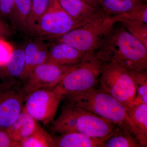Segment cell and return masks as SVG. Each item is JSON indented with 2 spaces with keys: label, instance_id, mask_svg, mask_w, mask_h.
<instances>
[{
  "label": "cell",
  "instance_id": "obj_2",
  "mask_svg": "<svg viewBox=\"0 0 147 147\" xmlns=\"http://www.w3.org/2000/svg\"><path fill=\"white\" fill-rule=\"evenodd\" d=\"M63 98L67 104L94 113L129 131L141 147L147 146L129 116L127 108L101 87L67 94L63 96Z\"/></svg>",
  "mask_w": 147,
  "mask_h": 147
},
{
  "label": "cell",
  "instance_id": "obj_20",
  "mask_svg": "<svg viewBox=\"0 0 147 147\" xmlns=\"http://www.w3.org/2000/svg\"><path fill=\"white\" fill-rule=\"evenodd\" d=\"M20 147H54V138L40 125L30 135L19 142Z\"/></svg>",
  "mask_w": 147,
  "mask_h": 147
},
{
  "label": "cell",
  "instance_id": "obj_21",
  "mask_svg": "<svg viewBox=\"0 0 147 147\" xmlns=\"http://www.w3.org/2000/svg\"><path fill=\"white\" fill-rule=\"evenodd\" d=\"M129 71L136 90L133 105L147 104V71Z\"/></svg>",
  "mask_w": 147,
  "mask_h": 147
},
{
  "label": "cell",
  "instance_id": "obj_19",
  "mask_svg": "<svg viewBox=\"0 0 147 147\" xmlns=\"http://www.w3.org/2000/svg\"><path fill=\"white\" fill-rule=\"evenodd\" d=\"M127 113L144 141L147 143V104L133 105L127 109Z\"/></svg>",
  "mask_w": 147,
  "mask_h": 147
},
{
  "label": "cell",
  "instance_id": "obj_3",
  "mask_svg": "<svg viewBox=\"0 0 147 147\" xmlns=\"http://www.w3.org/2000/svg\"><path fill=\"white\" fill-rule=\"evenodd\" d=\"M53 122L52 129L57 134L79 132L98 138L107 137L119 127L111 121L67 103Z\"/></svg>",
  "mask_w": 147,
  "mask_h": 147
},
{
  "label": "cell",
  "instance_id": "obj_13",
  "mask_svg": "<svg viewBox=\"0 0 147 147\" xmlns=\"http://www.w3.org/2000/svg\"><path fill=\"white\" fill-rule=\"evenodd\" d=\"M112 134L104 138L91 137L79 132L61 134L54 138V147H103Z\"/></svg>",
  "mask_w": 147,
  "mask_h": 147
},
{
  "label": "cell",
  "instance_id": "obj_26",
  "mask_svg": "<svg viewBox=\"0 0 147 147\" xmlns=\"http://www.w3.org/2000/svg\"><path fill=\"white\" fill-rule=\"evenodd\" d=\"M48 53L49 47L45 43L41 42L31 68V74L35 69L38 66L47 62L48 59Z\"/></svg>",
  "mask_w": 147,
  "mask_h": 147
},
{
  "label": "cell",
  "instance_id": "obj_7",
  "mask_svg": "<svg viewBox=\"0 0 147 147\" xmlns=\"http://www.w3.org/2000/svg\"><path fill=\"white\" fill-rule=\"evenodd\" d=\"M86 23L74 20L61 8L57 0H51L32 35L42 38L56 39Z\"/></svg>",
  "mask_w": 147,
  "mask_h": 147
},
{
  "label": "cell",
  "instance_id": "obj_9",
  "mask_svg": "<svg viewBox=\"0 0 147 147\" xmlns=\"http://www.w3.org/2000/svg\"><path fill=\"white\" fill-rule=\"evenodd\" d=\"M74 66L59 65L49 62L42 64L35 69L25 81L20 92L25 97L37 90L52 89L59 84L64 74Z\"/></svg>",
  "mask_w": 147,
  "mask_h": 147
},
{
  "label": "cell",
  "instance_id": "obj_25",
  "mask_svg": "<svg viewBox=\"0 0 147 147\" xmlns=\"http://www.w3.org/2000/svg\"><path fill=\"white\" fill-rule=\"evenodd\" d=\"M122 24L129 32L147 47V24L139 21H133Z\"/></svg>",
  "mask_w": 147,
  "mask_h": 147
},
{
  "label": "cell",
  "instance_id": "obj_22",
  "mask_svg": "<svg viewBox=\"0 0 147 147\" xmlns=\"http://www.w3.org/2000/svg\"><path fill=\"white\" fill-rule=\"evenodd\" d=\"M111 19L113 24L133 21H139L147 24V4L143 3L129 11L112 16Z\"/></svg>",
  "mask_w": 147,
  "mask_h": 147
},
{
  "label": "cell",
  "instance_id": "obj_10",
  "mask_svg": "<svg viewBox=\"0 0 147 147\" xmlns=\"http://www.w3.org/2000/svg\"><path fill=\"white\" fill-rule=\"evenodd\" d=\"M24 99L20 92L0 91V127L8 128L16 120L24 108Z\"/></svg>",
  "mask_w": 147,
  "mask_h": 147
},
{
  "label": "cell",
  "instance_id": "obj_32",
  "mask_svg": "<svg viewBox=\"0 0 147 147\" xmlns=\"http://www.w3.org/2000/svg\"><path fill=\"white\" fill-rule=\"evenodd\" d=\"M143 1H146V0H143Z\"/></svg>",
  "mask_w": 147,
  "mask_h": 147
},
{
  "label": "cell",
  "instance_id": "obj_30",
  "mask_svg": "<svg viewBox=\"0 0 147 147\" xmlns=\"http://www.w3.org/2000/svg\"><path fill=\"white\" fill-rule=\"evenodd\" d=\"M11 30L5 21L0 18V38H4L9 36Z\"/></svg>",
  "mask_w": 147,
  "mask_h": 147
},
{
  "label": "cell",
  "instance_id": "obj_23",
  "mask_svg": "<svg viewBox=\"0 0 147 147\" xmlns=\"http://www.w3.org/2000/svg\"><path fill=\"white\" fill-rule=\"evenodd\" d=\"M51 0H32L27 21V32L32 34L38 21L44 14Z\"/></svg>",
  "mask_w": 147,
  "mask_h": 147
},
{
  "label": "cell",
  "instance_id": "obj_6",
  "mask_svg": "<svg viewBox=\"0 0 147 147\" xmlns=\"http://www.w3.org/2000/svg\"><path fill=\"white\" fill-rule=\"evenodd\" d=\"M113 24L111 17L103 11L96 18L55 40L82 53H92L97 49L102 36Z\"/></svg>",
  "mask_w": 147,
  "mask_h": 147
},
{
  "label": "cell",
  "instance_id": "obj_15",
  "mask_svg": "<svg viewBox=\"0 0 147 147\" xmlns=\"http://www.w3.org/2000/svg\"><path fill=\"white\" fill-rule=\"evenodd\" d=\"M32 2V0H13L9 19L14 30L23 32H27Z\"/></svg>",
  "mask_w": 147,
  "mask_h": 147
},
{
  "label": "cell",
  "instance_id": "obj_1",
  "mask_svg": "<svg viewBox=\"0 0 147 147\" xmlns=\"http://www.w3.org/2000/svg\"><path fill=\"white\" fill-rule=\"evenodd\" d=\"M94 52L103 62L113 60L130 71H147V47L122 25L113 24Z\"/></svg>",
  "mask_w": 147,
  "mask_h": 147
},
{
  "label": "cell",
  "instance_id": "obj_29",
  "mask_svg": "<svg viewBox=\"0 0 147 147\" xmlns=\"http://www.w3.org/2000/svg\"><path fill=\"white\" fill-rule=\"evenodd\" d=\"M13 0H0V18L9 19Z\"/></svg>",
  "mask_w": 147,
  "mask_h": 147
},
{
  "label": "cell",
  "instance_id": "obj_28",
  "mask_svg": "<svg viewBox=\"0 0 147 147\" xmlns=\"http://www.w3.org/2000/svg\"><path fill=\"white\" fill-rule=\"evenodd\" d=\"M0 147H20V145L11 139L6 129L0 127Z\"/></svg>",
  "mask_w": 147,
  "mask_h": 147
},
{
  "label": "cell",
  "instance_id": "obj_18",
  "mask_svg": "<svg viewBox=\"0 0 147 147\" xmlns=\"http://www.w3.org/2000/svg\"><path fill=\"white\" fill-rule=\"evenodd\" d=\"M141 147L138 140L129 131L118 127L105 141L103 147Z\"/></svg>",
  "mask_w": 147,
  "mask_h": 147
},
{
  "label": "cell",
  "instance_id": "obj_14",
  "mask_svg": "<svg viewBox=\"0 0 147 147\" xmlns=\"http://www.w3.org/2000/svg\"><path fill=\"white\" fill-rule=\"evenodd\" d=\"M40 125L38 121L23 109L18 118L6 130L11 139L19 144L22 140L33 133Z\"/></svg>",
  "mask_w": 147,
  "mask_h": 147
},
{
  "label": "cell",
  "instance_id": "obj_8",
  "mask_svg": "<svg viewBox=\"0 0 147 147\" xmlns=\"http://www.w3.org/2000/svg\"><path fill=\"white\" fill-rule=\"evenodd\" d=\"M62 99L53 88L37 90L25 97L23 109L37 121L47 124L54 121Z\"/></svg>",
  "mask_w": 147,
  "mask_h": 147
},
{
  "label": "cell",
  "instance_id": "obj_24",
  "mask_svg": "<svg viewBox=\"0 0 147 147\" xmlns=\"http://www.w3.org/2000/svg\"><path fill=\"white\" fill-rule=\"evenodd\" d=\"M41 42L40 40L32 41L24 48L25 67L20 80L26 81L31 74V68Z\"/></svg>",
  "mask_w": 147,
  "mask_h": 147
},
{
  "label": "cell",
  "instance_id": "obj_11",
  "mask_svg": "<svg viewBox=\"0 0 147 147\" xmlns=\"http://www.w3.org/2000/svg\"><path fill=\"white\" fill-rule=\"evenodd\" d=\"M86 54L63 42H57L49 47L47 62L61 65H75Z\"/></svg>",
  "mask_w": 147,
  "mask_h": 147
},
{
  "label": "cell",
  "instance_id": "obj_31",
  "mask_svg": "<svg viewBox=\"0 0 147 147\" xmlns=\"http://www.w3.org/2000/svg\"><path fill=\"white\" fill-rule=\"evenodd\" d=\"M82 1H84L89 5L96 9H101L99 2V0H82Z\"/></svg>",
  "mask_w": 147,
  "mask_h": 147
},
{
  "label": "cell",
  "instance_id": "obj_12",
  "mask_svg": "<svg viewBox=\"0 0 147 147\" xmlns=\"http://www.w3.org/2000/svg\"><path fill=\"white\" fill-rule=\"evenodd\" d=\"M61 8L74 20L87 23L94 19L102 12L82 0H57Z\"/></svg>",
  "mask_w": 147,
  "mask_h": 147
},
{
  "label": "cell",
  "instance_id": "obj_27",
  "mask_svg": "<svg viewBox=\"0 0 147 147\" xmlns=\"http://www.w3.org/2000/svg\"><path fill=\"white\" fill-rule=\"evenodd\" d=\"M13 49L4 38H0V67L4 65L8 60Z\"/></svg>",
  "mask_w": 147,
  "mask_h": 147
},
{
  "label": "cell",
  "instance_id": "obj_4",
  "mask_svg": "<svg viewBox=\"0 0 147 147\" xmlns=\"http://www.w3.org/2000/svg\"><path fill=\"white\" fill-rule=\"evenodd\" d=\"M104 63L94 52L86 53L80 62L64 74L59 84L53 89L63 96L67 94L96 87L99 84Z\"/></svg>",
  "mask_w": 147,
  "mask_h": 147
},
{
  "label": "cell",
  "instance_id": "obj_16",
  "mask_svg": "<svg viewBox=\"0 0 147 147\" xmlns=\"http://www.w3.org/2000/svg\"><path fill=\"white\" fill-rule=\"evenodd\" d=\"M25 67L24 48L13 50L5 64L0 67V76L11 79H20Z\"/></svg>",
  "mask_w": 147,
  "mask_h": 147
},
{
  "label": "cell",
  "instance_id": "obj_5",
  "mask_svg": "<svg viewBox=\"0 0 147 147\" xmlns=\"http://www.w3.org/2000/svg\"><path fill=\"white\" fill-rule=\"evenodd\" d=\"M99 84L100 87L127 108L133 105L136 90L129 70L115 61L103 63Z\"/></svg>",
  "mask_w": 147,
  "mask_h": 147
},
{
  "label": "cell",
  "instance_id": "obj_17",
  "mask_svg": "<svg viewBox=\"0 0 147 147\" xmlns=\"http://www.w3.org/2000/svg\"><path fill=\"white\" fill-rule=\"evenodd\" d=\"M100 8L110 16L129 11L143 3V0H99Z\"/></svg>",
  "mask_w": 147,
  "mask_h": 147
}]
</instances>
